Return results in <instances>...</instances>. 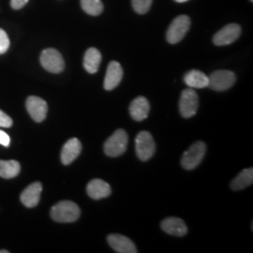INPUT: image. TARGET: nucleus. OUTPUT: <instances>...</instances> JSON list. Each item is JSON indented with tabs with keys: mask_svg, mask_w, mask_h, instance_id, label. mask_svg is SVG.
<instances>
[{
	"mask_svg": "<svg viewBox=\"0 0 253 253\" xmlns=\"http://www.w3.org/2000/svg\"><path fill=\"white\" fill-rule=\"evenodd\" d=\"M199 106V98L193 88H187L181 93L179 111L184 118H192L196 115Z\"/></svg>",
	"mask_w": 253,
	"mask_h": 253,
	"instance_id": "nucleus-8",
	"label": "nucleus"
},
{
	"mask_svg": "<svg viewBox=\"0 0 253 253\" xmlns=\"http://www.w3.org/2000/svg\"><path fill=\"white\" fill-rule=\"evenodd\" d=\"M175 2H177V3H184V2H187V1H189V0H174Z\"/></svg>",
	"mask_w": 253,
	"mask_h": 253,
	"instance_id": "nucleus-28",
	"label": "nucleus"
},
{
	"mask_svg": "<svg viewBox=\"0 0 253 253\" xmlns=\"http://www.w3.org/2000/svg\"><path fill=\"white\" fill-rule=\"evenodd\" d=\"M161 227L165 233L174 236H184L188 233V227L179 217H167L163 219Z\"/></svg>",
	"mask_w": 253,
	"mask_h": 253,
	"instance_id": "nucleus-17",
	"label": "nucleus"
},
{
	"mask_svg": "<svg viewBox=\"0 0 253 253\" xmlns=\"http://www.w3.org/2000/svg\"><path fill=\"white\" fill-rule=\"evenodd\" d=\"M184 82L190 88H205L208 87L209 79L208 75L198 70H192L186 73L184 76Z\"/></svg>",
	"mask_w": 253,
	"mask_h": 253,
	"instance_id": "nucleus-18",
	"label": "nucleus"
},
{
	"mask_svg": "<svg viewBox=\"0 0 253 253\" xmlns=\"http://www.w3.org/2000/svg\"><path fill=\"white\" fill-rule=\"evenodd\" d=\"M86 192L92 199L100 200L109 197L112 193V189L107 182L101 179H93L87 184Z\"/></svg>",
	"mask_w": 253,
	"mask_h": 253,
	"instance_id": "nucleus-15",
	"label": "nucleus"
},
{
	"mask_svg": "<svg viewBox=\"0 0 253 253\" xmlns=\"http://www.w3.org/2000/svg\"><path fill=\"white\" fill-rule=\"evenodd\" d=\"M207 152V145L204 142L198 141L185 151L181 159V165L186 170L195 169L202 163Z\"/></svg>",
	"mask_w": 253,
	"mask_h": 253,
	"instance_id": "nucleus-3",
	"label": "nucleus"
},
{
	"mask_svg": "<svg viewBox=\"0 0 253 253\" xmlns=\"http://www.w3.org/2000/svg\"><path fill=\"white\" fill-rule=\"evenodd\" d=\"M42 185L41 182H34L29 185L21 194V202L28 208H35L41 200Z\"/></svg>",
	"mask_w": 253,
	"mask_h": 253,
	"instance_id": "nucleus-13",
	"label": "nucleus"
},
{
	"mask_svg": "<svg viewBox=\"0 0 253 253\" xmlns=\"http://www.w3.org/2000/svg\"><path fill=\"white\" fill-rule=\"evenodd\" d=\"M9 143H10L9 136L5 131L0 130V145L8 147L9 145Z\"/></svg>",
	"mask_w": 253,
	"mask_h": 253,
	"instance_id": "nucleus-27",
	"label": "nucleus"
},
{
	"mask_svg": "<svg viewBox=\"0 0 253 253\" xmlns=\"http://www.w3.org/2000/svg\"><path fill=\"white\" fill-rule=\"evenodd\" d=\"M129 115L137 122L143 121L148 117L150 111L149 101L145 97H137L129 105Z\"/></svg>",
	"mask_w": 253,
	"mask_h": 253,
	"instance_id": "nucleus-14",
	"label": "nucleus"
},
{
	"mask_svg": "<svg viewBox=\"0 0 253 253\" xmlns=\"http://www.w3.org/2000/svg\"><path fill=\"white\" fill-rule=\"evenodd\" d=\"M241 27L236 24H230L217 31L213 38V42L217 46L229 45L239 38Z\"/></svg>",
	"mask_w": 253,
	"mask_h": 253,
	"instance_id": "nucleus-9",
	"label": "nucleus"
},
{
	"mask_svg": "<svg viewBox=\"0 0 253 253\" xmlns=\"http://www.w3.org/2000/svg\"><path fill=\"white\" fill-rule=\"evenodd\" d=\"M128 143L127 133L119 128L109 137L104 144V153L110 158H117L125 153Z\"/></svg>",
	"mask_w": 253,
	"mask_h": 253,
	"instance_id": "nucleus-2",
	"label": "nucleus"
},
{
	"mask_svg": "<svg viewBox=\"0 0 253 253\" xmlns=\"http://www.w3.org/2000/svg\"><path fill=\"white\" fill-rule=\"evenodd\" d=\"M81 6L84 12L92 16H98L103 11L101 0H81Z\"/></svg>",
	"mask_w": 253,
	"mask_h": 253,
	"instance_id": "nucleus-22",
	"label": "nucleus"
},
{
	"mask_svg": "<svg viewBox=\"0 0 253 253\" xmlns=\"http://www.w3.org/2000/svg\"><path fill=\"white\" fill-rule=\"evenodd\" d=\"M190 27V19L187 15H179L170 25L166 33V39L169 43L175 44L181 42L188 33Z\"/></svg>",
	"mask_w": 253,
	"mask_h": 253,
	"instance_id": "nucleus-4",
	"label": "nucleus"
},
{
	"mask_svg": "<svg viewBox=\"0 0 253 253\" xmlns=\"http://www.w3.org/2000/svg\"><path fill=\"white\" fill-rule=\"evenodd\" d=\"M81 215L79 207L72 201H61L51 209V217L56 222L71 223L76 221Z\"/></svg>",
	"mask_w": 253,
	"mask_h": 253,
	"instance_id": "nucleus-1",
	"label": "nucleus"
},
{
	"mask_svg": "<svg viewBox=\"0 0 253 253\" xmlns=\"http://www.w3.org/2000/svg\"><path fill=\"white\" fill-rule=\"evenodd\" d=\"M9 48V39L8 34L0 28V54H5Z\"/></svg>",
	"mask_w": 253,
	"mask_h": 253,
	"instance_id": "nucleus-24",
	"label": "nucleus"
},
{
	"mask_svg": "<svg viewBox=\"0 0 253 253\" xmlns=\"http://www.w3.org/2000/svg\"><path fill=\"white\" fill-rule=\"evenodd\" d=\"M101 62V54L94 47L87 49L84 56V68L88 73L94 74L99 71Z\"/></svg>",
	"mask_w": 253,
	"mask_h": 253,
	"instance_id": "nucleus-19",
	"label": "nucleus"
},
{
	"mask_svg": "<svg viewBox=\"0 0 253 253\" xmlns=\"http://www.w3.org/2000/svg\"><path fill=\"white\" fill-rule=\"evenodd\" d=\"M208 87L218 92L228 90L235 84L236 80L235 73L226 70H219L211 73V75L208 76Z\"/></svg>",
	"mask_w": 253,
	"mask_h": 253,
	"instance_id": "nucleus-7",
	"label": "nucleus"
},
{
	"mask_svg": "<svg viewBox=\"0 0 253 253\" xmlns=\"http://www.w3.org/2000/svg\"><path fill=\"white\" fill-rule=\"evenodd\" d=\"M27 112L32 119L36 122H42L46 118L48 105L45 100L36 96H30L26 102Z\"/></svg>",
	"mask_w": 253,
	"mask_h": 253,
	"instance_id": "nucleus-10",
	"label": "nucleus"
},
{
	"mask_svg": "<svg viewBox=\"0 0 253 253\" xmlns=\"http://www.w3.org/2000/svg\"><path fill=\"white\" fill-rule=\"evenodd\" d=\"M107 241L111 248L119 253H138L135 244L125 235L119 234H112L108 235Z\"/></svg>",
	"mask_w": 253,
	"mask_h": 253,
	"instance_id": "nucleus-11",
	"label": "nucleus"
},
{
	"mask_svg": "<svg viewBox=\"0 0 253 253\" xmlns=\"http://www.w3.org/2000/svg\"><path fill=\"white\" fill-rule=\"evenodd\" d=\"M12 123V119L0 110V127H10Z\"/></svg>",
	"mask_w": 253,
	"mask_h": 253,
	"instance_id": "nucleus-25",
	"label": "nucleus"
},
{
	"mask_svg": "<svg viewBox=\"0 0 253 253\" xmlns=\"http://www.w3.org/2000/svg\"><path fill=\"white\" fill-rule=\"evenodd\" d=\"M28 0H10V6L13 9H20L24 8Z\"/></svg>",
	"mask_w": 253,
	"mask_h": 253,
	"instance_id": "nucleus-26",
	"label": "nucleus"
},
{
	"mask_svg": "<svg viewBox=\"0 0 253 253\" xmlns=\"http://www.w3.org/2000/svg\"><path fill=\"white\" fill-rule=\"evenodd\" d=\"M21 165L16 161H0V176L6 179L17 176Z\"/></svg>",
	"mask_w": 253,
	"mask_h": 253,
	"instance_id": "nucleus-21",
	"label": "nucleus"
},
{
	"mask_svg": "<svg viewBox=\"0 0 253 253\" xmlns=\"http://www.w3.org/2000/svg\"><path fill=\"white\" fill-rule=\"evenodd\" d=\"M0 253H9V251H0Z\"/></svg>",
	"mask_w": 253,
	"mask_h": 253,
	"instance_id": "nucleus-29",
	"label": "nucleus"
},
{
	"mask_svg": "<svg viewBox=\"0 0 253 253\" xmlns=\"http://www.w3.org/2000/svg\"><path fill=\"white\" fill-rule=\"evenodd\" d=\"M136 155L142 162H146L153 157L156 144L148 131H141L135 138Z\"/></svg>",
	"mask_w": 253,
	"mask_h": 253,
	"instance_id": "nucleus-6",
	"label": "nucleus"
},
{
	"mask_svg": "<svg viewBox=\"0 0 253 253\" xmlns=\"http://www.w3.org/2000/svg\"><path fill=\"white\" fill-rule=\"evenodd\" d=\"M251 2H253V0H251Z\"/></svg>",
	"mask_w": 253,
	"mask_h": 253,
	"instance_id": "nucleus-30",
	"label": "nucleus"
},
{
	"mask_svg": "<svg viewBox=\"0 0 253 253\" xmlns=\"http://www.w3.org/2000/svg\"><path fill=\"white\" fill-rule=\"evenodd\" d=\"M81 151V142L77 138L70 139L62 148L61 162L64 165H70L79 157Z\"/></svg>",
	"mask_w": 253,
	"mask_h": 253,
	"instance_id": "nucleus-16",
	"label": "nucleus"
},
{
	"mask_svg": "<svg viewBox=\"0 0 253 253\" xmlns=\"http://www.w3.org/2000/svg\"><path fill=\"white\" fill-rule=\"evenodd\" d=\"M123 78V69L118 61H111L108 65L104 78V89L107 91L115 89Z\"/></svg>",
	"mask_w": 253,
	"mask_h": 253,
	"instance_id": "nucleus-12",
	"label": "nucleus"
},
{
	"mask_svg": "<svg viewBox=\"0 0 253 253\" xmlns=\"http://www.w3.org/2000/svg\"><path fill=\"white\" fill-rule=\"evenodd\" d=\"M253 182V169L248 168L245 169L242 172L233 179L231 182V189L233 190H244L246 188L250 187Z\"/></svg>",
	"mask_w": 253,
	"mask_h": 253,
	"instance_id": "nucleus-20",
	"label": "nucleus"
},
{
	"mask_svg": "<svg viewBox=\"0 0 253 253\" xmlns=\"http://www.w3.org/2000/svg\"><path fill=\"white\" fill-rule=\"evenodd\" d=\"M41 64L47 72L52 73H62L65 69L63 56L54 48H48L42 52Z\"/></svg>",
	"mask_w": 253,
	"mask_h": 253,
	"instance_id": "nucleus-5",
	"label": "nucleus"
},
{
	"mask_svg": "<svg viewBox=\"0 0 253 253\" xmlns=\"http://www.w3.org/2000/svg\"><path fill=\"white\" fill-rule=\"evenodd\" d=\"M152 1L153 0H131L133 9L139 14H145L149 10Z\"/></svg>",
	"mask_w": 253,
	"mask_h": 253,
	"instance_id": "nucleus-23",
	"label": "nucleus"
}]
</instances>
